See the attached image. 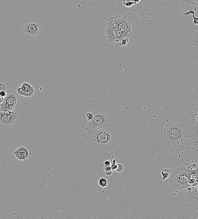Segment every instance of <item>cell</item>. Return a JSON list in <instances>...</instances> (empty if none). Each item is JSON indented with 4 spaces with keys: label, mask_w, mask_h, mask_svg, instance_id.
Segmentation results:
<instances>
[{
    "label": "cell",
    "mask_w": 198,
    "mask_h": 219,
    "mask_svg": "<svg viewBox=\"0 0 198 219\" xmlns=\"http://www.w3.org/2000/svg\"><path fill=\"white\" fill-rule=\"evenodd\" d=\"M4 98L0 96V104L4 102Z\"/></svg>",
    "instance_id": "d4e9b609"
},
{
    "label": "cell",
    "mask_w": 198,
    "mask_h": 219,
    "mask_svg": "<svg viewBox=\"0 0 198 219\" xmlns=\"http://www.w3.org/2000/svg\"><path fill=\"white\" fill-rule=\"evenodd\" d=\"M129 41V40L128 38H124V39L121 41V43L120 45H121V46H123V47H124V46H125V45H126L127 44H128Z\"/></svg>",
    "instance_id": "ac0fdd59"
},
{
    "label": "cell",
    "mask_w": 198,
    "mask_h": 219,
    "mask_svg": "<svg viewBox=\"0 0 198 219\" xmlns=\"http://www.w3.org/2000/svg\"><path fill=\"white\" fill-rule=\"evenodd\" d=\"M123 169H124V167H123V165L119 163V164H117V168L115 171L118 172H120L123 171Z\"/></svg>",
    "instance_id": "e0dca14e"
},
{
    "label": "cell",
    "mask_w": 198,
    "mask_h": 219,
    "mask_svg": "<svg viewBox=\"0 0 198 219\" xmlns=\"http://www.w3.org/2000/svg\"><path fill=\"white\" fill-rule=\"evenodd\" d=\"M161 174L162 175V178L163 180H165L170 175V171L168 169H164L162 172H161Z\"/></svg>",
    "instance_id": "5bb4252c"
},
{
    "label": "cell",
    "mask_w": 198,
    "mask_h": 219,
    "mask_svg": "<svg viewBox=\"0 0 198 219\" xmlns=\"http://www.w3.org/2000/svg\"><path fill=\"white\" fill-rule=\"evenodd\" d=\"M140 1V0H134V2L135 3H136L139 2Z\"/></svg>",
    "instance_id": "484cf974"
},
{
    "label": "cell",
    "mask_w": 198,
    "mask_h": 219,
    "mask_svg": "<svg viewBox=\"0 0 198 219\" xmlns=\"http://www.w3.org/2000/svg\"><path fill=\"white\" fill-rule=\"evenodd\" d=\"M197 169L192 170H191L189 176V182L190 185H194L195 182L197 184Z\"/></svg>",
    "instance_id": "8fae6325"
},
{
    "label": "cell",
    "mask_w": 198,
    "mask_h": 219,
    "mask_svg": "<svg viewBox=\"0 0 198 219\" xmlns=\"http://www.w3.org/2000/svg\"><path fill=\"white\" fill-rule=\"evenodd\" d=\"M106 37L107 42H110L112 45H115V43L121 42L124 38H127L117 27L108 23L106 24Z\"/></svg>",
    "instance_id": "ba28073f"
},
{
    "label": "cell",
    "mask_w": 198,
    "mask_h": 219,
    "mask_svg": "<svg viewBox=\"0 0 198 219\" xmlns=\"http://www.w3.org/2000/svg\"><path fill=\"white\" fill-rule=\"evenodd\" d=\"M135 4L136 3L134 2H128L126 3L125 4V5L126 6L129 7L132 6L134 4Z\"/></svg>",
    "instance_id": "7402d4cb"
},
{
    "label": "cell",
    "mask_w": 198,
    "mask_h": 219,
    "mask_svg": "<svg viewBox=\"0 0 198 219\" xmlns=\"http://www.w3.org/2000/svg\"><path fill=\"white\" fill-rule=\"evenodd\" d=\"M19 97L17 91L8 90L4 102L0 104V111H7L14 109L16 107Z\"/></svg>",
    "instance_id": "52a82bcc"
},
{
    "label": "cell",
    "mask_w": 198,
    "mask_h": 219,
    "mask_svg": "<svg viewBox=\"0 0 198 219\" xmlns=\"http://www.w3.org/2000/svg\"><path fill=\"white\" fill-rule=\"evenodd\" d=\"M13 154L17 159L21 161L29 159L32 156V154L23 146H21L20 148L17 149L16 151H14Z\"/></svg>",
    "instance_id": "30bf717a"
},
{
    "label": "cell",
    "mask_w": 198,
    "mask_h": 219,
    "mask_svg": "<svg viewBox=\"0 0 198 219\" xmlns=\"http://www.w3.org/2000/svg\"><path fill=\"white\" fill-rule=\"evenodd\" d=\"M189 129L184 125L180 124L170 123L166 125L163 129L165 139L174 145H180L188 137Z\"/></svg>",
    "instance_id": "7a4b0ae2"
},
{
    "label": "cell",
    "mask_w": 198,
    "mask_h": 219,
    "mask_svg": "<svg viewBox=\"0 0 198 219\" xmlns=\"http://www.w3.org/2000/svg\"><path fill=\"white\" fill-rule=\"evenodd\" d=\"M105 174L107 176H110L112 174V170L110 171L105 172Z\"/></svg>",
    "instance_id": "cb8c5ba5"
},
{
    "label": "cell",
    "mask_w": 198,
    "mask_h": 219,
    "mask_svg": "<svg viewBox=\"0 0 198 219\" xmlns=\"http://www.w3.org/2000/svg\"><path fill=\"white\" fill-rule=\"evenodd\" d=\"M7 95V92L6 91H0V96L4 98Z\"/></svg>",
    "instance_id": "44dd1931"
},
{
    "label": "cell",
    "mask_w": 198,
    "mask_h": 219,
    "mask_svg": "<svg viewBox=\"0 0 198 219\" xmlns=\"http://www.w3.org/2000/svg\"><path fill=\"white\" fill-rule=\"evenodd\" d=\"M20 87L25 92H27L29 94L30 97L34 95V92H35V89H34V87L29 83H24L22 84Z\"/></svg>",
    "instance_id": "7c38bea8"
},
{
    "label": "cell",
    "mask_w": 198,
    "mask_h": 219,
    "mask_svg": "<svg viewBox=\"0 0 198 219\" xmlns=\"http://www.w3.org/2000/svg\"><path fill=\"white\" fill-rule=\"evenodd\" d=\"M104 170H105V172L110 171H112V169H111V167L110 166L105 167V168H104Z\"/></svg>",
    "instance_id": "603a6c76"
},
{
    "label": "cell",
    "mask_w": 198,
    "mask_h": 219,
    "mask_svg": "<svg viewBox=\"0 0 198 219\" xmlns=\"http://www.w3.org/2000/svg\"><path fill=\"white\" fill-rule=\"evenodd\" d=\"M92 114L93 118L88 121L85 131L110 127L112 126V118L106 111L97 110L94 111Z\"/></svg>",
    "instance_id": "3957f363"
},
{
    "label": "cell",
    "mask_w": 198,
    "mask_h": 219,
    "mask_svg": "<svg viewBox=\"0 0 198 219\" xmlns=\"http://www.w3.org/2000/svg\"><path fill=\"white\" fill-rule=\"evenodd\" d=\"M98 184L101 188H105L108 185V181L105 178L101 177L98 181Z\"/></svg>",
    "instance_id": "4fadbf2b"
},
{
    "label": "cell",
    "mask_w": 198,
    "mask_h": 219,
    "mask_svg": "<svg viewBox=\"0 0 198 219\" xmlns=\"http://www.w3.org/2000/svg\"><path fill=\"white\" fill-rule=\"evenodd\" d=\"M19 108L16 107L11 111H0V124L7 127H11L17 122L20 116Z\"/></svg>",
    "instance_id": "8992f818"
},
{
    "label": "cell",
    "mask_w": 198,
    "mask_h": 219,
    "mask_svg": "<svg viewBox=\"0 0 198 219\" xmlns=\"http://www.w3.org/2000/svg\"><path fill=\"white\" fill-rule=\"evenodd\" d=\"M107 19L108 20L107 23L117 27L121 33L126 36L127 38H130L132 35V32L131 30L132 22L129 18L119 15L109 17L107 18Z\"/></svg>",
    "instance_id": "5b68a950"
},
{
    "label": "cell",
    "mask_w": 198,
    "mask_h": 219,
    "mask_svg": "<svg viewBox=\"0 0 198 219\" xmlns=\"http://www.w3.org/2000/svg\"><path fill=\"white\" fill-rule=\"evenodd\" d=\"M7 86L4 83H0V91H6Z\"/></svg>",
    "instance_id": "d6986e66"
},
{
    "label": "cell",
    "mask_w": 198,
    "mask_h": 219,
    "mask_svg": "<svg viewBox=\"0 0 198 219\" xmlns=\"http://www.w3.org/2000/svg\"><path fill=\"white\" fill-rule=\"evenodd\" d=\"M191 170L186 167L175 169L170 177V184L175 189H186L191 186L189 182Z\"/></svg>",
    "instance_id": "277c9868"
},
{
    "label": "cell",
    "mask_w": 198,
    "mask_h": 219,
    "mask_svg": "<svg viewBox=\"0 0 198 219\" xmlns=\"http://www.w3.org/2000/svg\"><path fill=\"white\" fill-rule=\"evenodd\" d=\"M103 164H104L105 167H108V166H111V161H110V160H106V161H105V162H104Z\"/></svg>",
    "instance_id": "ffe728a7"
},
{
    "label": "cell",
    "mask_w": 198,
    "mask_h": 219,
    "mask_svg": "<svg viewBox=\"0 0 198 219\" xmlns=\"http://www.w3.org/2000/svg\"><path fill=\"white\" fill-rule=\"evenodd\" d=\"M118 162V160L116 159H114L111 161V167L112 170H115L117 168V162Z\"/></svg>",
    "instance_id": "9a60e30c"
},
{
    "label": "cell",
    "mask_w": 198,
    "mask_h": 219,
    "mask_svg": "<svg viewBox=\"0 0 198 219\" xmlns=\"http://www.w3.org/2000/svg\"><path fill=\"white\" fill-rule=\"evenodd\" d=\"M87 145L95 151H105L117 147L121 141L118 134L110 127L88 130Z\"/></svg>",
    "instance_id": "6da1fadb"
},
{
    "label": "cell",
    "mask_w": 198,
    "mask_h": 219,
    "mask_svg": "<svg viewBox=\"0 0 198 219\" xmlns=\"http://www.w3.org/2000/svg\"><path fill=\"white\" fill-rule=\"evenodd\" d=\"M40 24L37 22H29L25 25L24 32L28 36H35L40 32Z\"/></svg>",
    "instance_id": "9c48e42d"
},
{
    "label": "cell",
    "mask_w": 198,
    "mask_h": 219,
    "mask_svg": "<svg viewBox=\"0 0 198 219\" xmlns=\"http://www.w3.org/2000/svg\"><path fill=\"white\" fill-rule=\"evenodd\" d=\"M86 117L88 121H91L93 118V115L92 113L91 112H88L86 114Z\"/></svg>",
    "instance_id": "2e32d148"
}]
</instances>
